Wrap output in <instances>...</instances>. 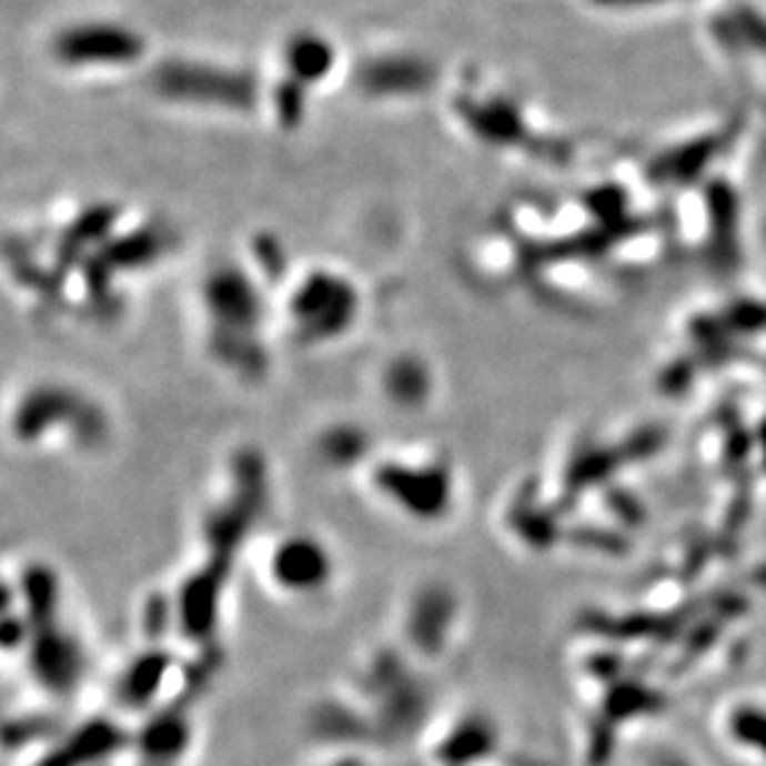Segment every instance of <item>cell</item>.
I'll return each mask as SVG.
<instances>
[{
    "label": "cell",
    "instance_id": "6da1fadb",
    "mask_svg": "<svg viewBox=\"0 0 766 766\" xmlns=\"http://www.w3.org/2000/svg\"><path fill=\"white\" fill-rule=\"evenodd\" d=\"M283 301L275 305V321L301 343H327L343 337L345 330L360 321L363 293L345 273L318 265L283 281Z\"/></svg>",
    "mask_w": 766,
    "mask_h": 766
},
{
    "label": "cell",
    "instance_id": "3957f363",
    "mask_svg": "<svg viewBox=\"0 0 766 766\" xmlns=\"http://www.w3.org/2000/svg\"><path fill=\"white\" fill-rule=\"evenodd\" d=\"M154 74V92L182 110L246 114L259 110L263 102L259 78L229 62L179 58L157 65Z\"/></svg>",
    "mask_w": 766,
    "mask_h": 766
},
{
    "label": "cell",
    "instance_id": "7a4b0ae2",
    "mask_svg": "<svg viewBox=\"0 0 766 766\" xmlns=\"http://www.w3.org/2000/svg\"><path fill=\"white\" fill-rule=\"evenodd\" d=\"M46 50L60 72L78 80H108L140 68L149 56V40L122 20L80 18L52 30Z\"/></svg>",
    "mask_w": 766,
    "mask_h": 766
},
{
    "label": "cell",
    "instance_id": "5b68a950",
    "mask_svg": "<svg viewBox=\"0 0 766 766\" xmlns=\"http://www.w3.org/2000/svg\"><path fill=\"white\" fill-rule=\"evenodd\" d=\"M330 556L321 541L311 536H293L273 551L271 576L283 591L311 593L321 591L330 581Z\"/></svg>",
    "mask_w": 766,
    "mask_h": 766
},
{
    "label": "cell",
    "instance_id": "277c9868",
    "mask_svg": "<svg viewBox=\"0 0 766 766\" xmlns=\"http://www.w3.org/2000/svg\"><path fill=\"white\" fill-rule=\"evenodd\" d=\"M372 482L414 518H440L452 502V474L442 460H392L375 470Z\"/></svg>",
    "mask_w": 766,
    "mask_h": 766
}]
</instances>
